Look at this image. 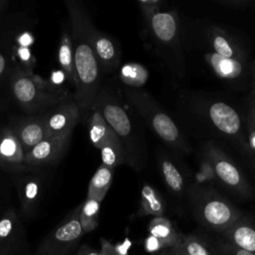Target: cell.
Returning <instances> with one entry per match:
<instances>
[{
	"label": "cell",
	"mask_w": 255,
	"mask_h": 255,
	"mask_svg": "<svg viewBox=\"0 0 255 255\" xmlns=\"http://www.w3.org/2000/svg\"><path fill=\"white\" fill-rule=\"evenodd\" d=\"M71 22V38L76 75L75 99L80 111L92 110L99 93L101 68L90 40L92 22L81 4L65 1Z\"/></svg>",
	"instance_id": "1"
},
{
	"label": "cell",
	"mask_w": 255,
	"mask_h": 255,
	"mask_svg": "<svg viewBox=\"0 0 255 255\" xmlns=\"http://www.w3.org/2000/svg\"><path fill=\"white\" fill-rule=\"evenodd\" d=\"M11 90L18 104L28 112L54 108L68 99L65 93L30 72L16 74L11 82Z\"/></svg>",
	"instance_id": "2"
},
{
	"label": "cell",
	"mask_w": 255,
	"mask_h": 255,
	"mask_svg": "<svg viewBox=\"0 0 255 255\" xmlns=\"http://www.w3.org/2000/svg\"><path fill=\"white\" fill-rule=\"evenodd\" d=\"M81 205L71 211L39 244L35 255H69L85 234L80 222Z\"/></svg>",
	"instance_id": "3"
},
{
	"label": "cell",
	"mask_w": 255,
	"mask_h": 255,
	"mask_svg": "<svg viewBox=\"0 0 255 255\" xmlns=\"http://www.w3.org/2000/svg\"><path fill=\"white\" fill-rule=\"evenodd\" d=\"M93 108L100 111L108 125L121 139L126 151L127 160L129 164L134 168H138L139 159L137 157V151L135 150L133 128L127 111L121 105L113 101L100 98H97Z\"/></svg>",
	"instance_id": "4"
},
{
	"label": "cell",
	"mask_w": 255,
	"mask_h": 255,
	"mask_svg": "<svg viewBox=\"0 0 255 255\" xmlns=\"http://www.w3.org/2000/svg\"><path fill=\"white\" fill-rule=\"evenodd\" d=\"M196 213L202 224L221 233L241 217L237 208L218 196H208L200 200Z\"/></svg>",
	"instance_id": "5"
},
{
	"label": "cell",
	"mask_w": 255,
	"mask_h": 255,
	"mask_svg": "<svg viewBox=\"0 0 255 255\" xmlns=\"http://www.w3.org/2000/svg\"><path fill=\"white\" fill-rule=\"evenodd\" d=\"M23 222L12 207L0 212V255H21L26 248Z\"/></svg>",
	"instance_id": "6"
},
{
	"label": "cell",
	"mask_w": 255,
	"mask_h": 255,
	"mask_svg": "<svg viewBox=\"0 0 255 255\" xmlns=\"http://www.w3.org/2000/svg\"><path fill=\"white\" fill-rule=\"evenodd\" d=\"M80 108L76 101L66 100L44 114L47 137L72 136L80 120Z\"/></svg>",
	"instance_id": "7"
},
{
	"label": "cell",
	"mask_w": 255,
	"mask_h": 255,
	"mask_svg": "<svg viewBox=\"0 0 255 255\" xmlns=\"http://www.w3.org/2000/svg\"><path fill=\"white\" fill-rule=\"evenodd\" d=\"M71 136H49L35 145L25 154L27 165H39L56 162L65 152Z\"/></svg>",
	"instance_id": "8"
},
{
	"label": "cell",
	"mask_w": 255,
	"mask_h": 255,
	"mask_svg": "<svg viewBox=\"0 0 255 255\" xmlns=\"http://www.w3.org/2000/svg\"><path fill=\"white\" fill-rule=\"evenodd\" d=\"M90 40L98 59L101 70L110 73L119 64L120 54L116 42L108 35L97 30L93 24L90 26Z\"/></svg>",
	"instance_id": "9"
},
{
	"label": "cell",
	"mask_w": 255,
	"mask_h": 255,
	"mask_svg": "<svg viewBox=\"0 0 255 255\" xmlns=\"http://www.w3.org/2000/svg\"><path fill=\"white\" fill-rule=\"evenodd\" d=\"M0 164L10 170L18 171L25 168V152L11 128L0 131Z\"/></svg>",
	"instance_id": "10"
},
{
	"label": "cell",
	"mask_w": 255,
	"mask_h": 255,
	"mask_svg": "<svg viewBox=\"0 0 255 255\" xmlns=\"http://www.w3.org/2000/svg\"><path fill=\"white\" fill-rule=\"evenodd\" d=\"M11 129L17 136L25 154L47 137L44 115L24 119Z\"/></svg>",
	"instance_id": "11"
},
{
	"label": "cell",
	"mask_w": 255,
	"mask_h": 255,
	"mask_svg": "<svg viewBox=\"0 0 255 255\" xmlns=\"http://www.w3.org/2000/svg\"><path fill=\"white\" fill-rule=\"evenodd\" d=\"M209 118L212 124L225 134H236L241 128L238 113L229 105L217 102L210 106Z\"/></svg>",
	"instance_id": "12"
},
{
	"label": "cell",
	"mask_w": 255,
	"mask_h": 255,
	"mask_svg": "<svg viewBox=\"0 0 255 255\" xmlns=\"http://www.w3.org/2000/svg\"><path fill=\"white\" fill-rule=\"evenodd\" d=\"M222 234L227 242L255 254V223L240 217Z\"/></svg>",
	"instance_id": "13"
},
{
	"label": "cell",
	"mask_w": 255,
	"mask_h": 255,
	"mask_svg": "<svg viewBox=\"0 0 255 255\" xmlns=\"http://www.w3.org/2000/svg\"><path fill=\"white\" fill-rule=\"evenodd\" d=\"M41 198V181L35 176L24 178L19 186V199L23 216L32 217L36 214Z\"/></svg>",
	"instance_id": "14"
},
{
	"label": "cell",
	"mask_w": 255,
	"mask_h": 255,
	"mask_svg": "<svg viewBox=\"0 0 255 255\" xmlns=\"http://www.w3.org/2000/svg\"><path fill=\"white\" fill-rule=\"evenodd\" d=\"M92 116L89 124V134L92 143L97 147L101 148L105 143L118 138L119 136L108 125L100 111L96 108H92Z\"/></svg>",
	"instance_id": "15"
},
{
	"label": "cell",
	"mask_w": 255,
	"mask_h": 255,
	"mask_svg": "<svg viewBox=\"0 0 255 255\" xmlns=\"http://www.w3.org/2000/svg\"><path fill=\"white\" fill-rule=\"evenodd\" d=\"M150 28L159 41L170 43L177 34V21L171 13L157 11L150 17Z\"/></svg>",
	"instance_id": "16"
},
{
	"label": "cell",
	"mask_w": 255,
	"mask_h": 255,
	"mask_svg": "<svg viewBox=\"0 0 255 255\" xmlns=\"http://www.w3.org/2000/svg\"><path fill=\"white\" fill-rule=\"evenodd\" d=\"M113 174L114 169L101 164L90 180L87 198L102 202L112 184Z\"/></svg>",
	"instance_id": "17"
},
{
	"label": "cell",
	"mask_w": 255,
	"mask_h": 255,
	"mask_svg": "<svg viewBox=\"0 0 255 255\" xmlns=\"http://www.w3.org/2000/svg\"><path fill=\"white\" fill-rule=\"evenodd\" d=\"M149 121L153 130L162 140L169 144H175L179 141V130L172 119L169 118L166 114L160 111H156L150 116Z\"/></svg>",
	"instance_id": "18"
},
{
	"label": "cell",
	"mask_w": 255,
	"mask_h": 255,
	"mask_svg": "<svg viewBox=\"0 0 255 255\" xmlns=\"http://www.w3.org/2000/svg\"><path fill=\"white\" fill-rule=\"evenodd\" d=\"M58 62L61 70L65 73L67 80L75 86L76 75L74 66V51L72 45L71 34L65 29L61 34L59 51H58Z\"/></svg>",
	"instance_id": "19"
},
{
	"label": "cell",
	"mask_w": 255,
	"mask_h": 255,
	"mask_svg": "<svg viewBox=\"0 0 255 255\" xmlns=\"http://www.w3.org/2000/svg\"><path fill=\"white\" fill-rule=\"evenodd\" d=\"M206 60L220 78L235 79L242 73V64L235 58H224L213 52L206 55Z\"/></svg>",
	"instance_id": "20"
},
{
	"label": "cell",
	"mask_w": 255,
	"mask_h": 255,
	"mask_svg": "<svg viewBox=\"0 0 255 255\" xmlns=\"http://www.w3.org/2000/svg\"><path fill=\"white\" fill-rule=\"evenodd\" d=\"M148 232L150 236L161 241L166 248L174 246L180 238V235H178L173 229L171 222L163 216L154 217L150 221L148 225Z\"/></svg>",
	"instance_id": "21"
},
{
	"label": "cell",
	"mask_w": 255,
	"mask_h": 255,
	"mask_svg": "<svg viewBox=\"0 0 255 255\" xmlns=\"http://www.w3.org/2000/svg\"><path fill=\"white\" fill-rule=\"evenodd\" d=\"M214 171L225 184L235 189H244V181L240 171L229 160L224 158L216 159L214 162Z\"/></svg>",
	"instance_id": "22"
},
{
	"label": "cell",
	"mask_w": 255,
	"mask_h": 255,
	"mask_svg": "<svg viewBox=\"0 0 255 255\" xmlns=\"http://www.w3.org/2000/svg\"><path fill=\"white\" fill-rule=\"evenodd\" d=\"M101 156L104 165L115 169L118 165L127 161V155L121 139L115 138L105 143L101 148Z\"/></svg>",
	"instance_id": "23"
},
{
	"label": "cell",
	"mask_w": 255,
	"mask_h": 255,
	"mask_svg": "<svg viewBox=\"0 0 255 255\" xmlns=\"http://www.w3.org/2000/svg\"><path fill=\"white\" fill-rule=\"evenodd\" d=\"M140 204L141 211L145 215H153L155 217H161L163 215V202L157 191L148 184L143 185L141 189Z\"/></svg>",
	"instance_id": "24"
},
{
	"label": "cell",
	"mask_w": 255,
	"mask_h": 255,
	"mask_svg": "<svg viewBox=\"0 0 255 255\" xmlns=\"http://www.w3.org/2000/svg\"><path fill=\"white\" fill-rule=\"evenodd\" d=\"M100 206L101 202L90 198H87L81 205L79 217L84 233L91 232L97 228L99 223Z\"/></svg>",
	"instance_id": "25"
},
{
	"label": "cell",
	"mask_w": 255,
	"mask_h": 255,
	"mask_svg": "<svg viewBox=\"0 0 255 255\" xmlns=\"http://www.w3.org/2000/svg\"><path fill=\"white\" fill-rule=\"evenodd\" d=\"M147 71L139 64L128 63L122 67L121 79L128 86L138 88L147 81Z\"/></svg>",
	"instance_id": "26"
},
{
	"label": "cell",
	"mask_w": 255,
	"mask_h": 255,
	"mask_svg": "<svg viewBox=\"0 0 255 255\" xmlns=\"http://www.w3.org/2000/svg\"><path fill=\"white\" fill-rule=\"evenodd\" d=\"M160 169L163 179L168 188L174 192H181L183 188V178L177 167L168 159H162Z\"/></svg>",
	"instance_id": "27"
},
{
	"label": "cell",
	"mask_w": 255,
	"mask_h": 255,
	"mask_svg": "<svg viewBox=\"0 0 255 255\" xmlns=\"http://www.w3.org/2000/svg\"><path fill=\"white\" fill-rule=\"evenodd\" d=\"M180 242L188 255H215L204 243L193 235L180 236Z\"/></svg>",
	"instance_id": "28"
},
{
	"label": "cell",
	"mask_w": 255,
	"mask_h": 255,
	"mask_svg": "<svg viewBox=\"0 0 255 255\" xmlns=\"http://www.w3.org/2000/svg\"><path fill=\"white\" fill-rule=\"evenodd\" d=\"M212 47L214 53L224 58L234 59V49L226 37L221 34H216L212 39ZM236 59V58H235Z\"/></svg>",
	"instance_id": "29"
},
{
	"label": "cell",
	"mask_w": 255,
	"mask_h": 255,
	"mask_svg": "<svg viewBox=\"0 0 255 255\" xmlns=\"http://www.w3.org/2000/svg\"><path fill=\"white\" fill-rule=\"evenodd\" d=\"M16 51V58L19 60V62L26 68L30 69L33 65V55L30 50V47H23L18 46L15 49Z\"/></svg>",
	"instance_id": "30"
},
{
	"label": "cell",
	"mask_w": 255,
	"mask_h": 255,
	"mask_svg": "<svg viewBox=\"0 0 255 255\" xmlns=\"http://www.w3.org/2000/svg\"><path fill=\"white\" fill-rule=\"evenodd\" d=\"M220 252L222 255H255L249 251L243 250L229 242L223 243L222 245H220Z\"/></svg>",
	"instance_id": "31"
},
{
	"label": "cell",
	"mask_w": 255,
	"mask_h": 255,
	"mask_svg": "<svg viewBox=\"0 0 255 255\" xmlns=\"http://www.w3.org/2000/svg\"><path fill=\"white\" fill-rule=\"evenodd\" d=\"M164 248H166V247L161 241H159L158 239H156L150 235L145 239V249L149 252L159 251Z\"/></svg>",
	"instance_id": "32"
},
{
	"label": "cell",
	"mask_w": 255,
	"mask_h": 255,
	"mask_svg": "<svg viewBox=\"0 0 255 255\" xmlns=\"http://www.w3.org/2000/svg\"><path fill=\"white\" fill-rule=\"evenodd\" d=\"M158 3H159L158 1H140L139 2L142 10L148 17H151L155 12H157Z\"/></svg>",
	"instance_id": "33"
},
{
	"label": "cell",
	"mask_w": 255,
	"mask_h": 255,
	"mask_svg": "<svg viewBox=\"0 0 255 255\" xmlns=\"http://www.w3.org/2000/svg\"><path fill=\"white\" fill-rule=\"evenodd\" d=\"M67 79L65 73L62 71V70H59V71H54L52 74H51V77H50V81L48 82L53 88L56 89V86L62 84L63 82H65V80Z\"/></svg>",
	"instance_id": "34"
},
{
	"label": "cell",
	"mask_w": 255,
	"mask_h": 255,
	"mask_svg": "<svg viewBox=\"0 0 255 255\" xmlns=\"http://www.w3.org/2000/svg\"><path fill=\"white\" fill-rule=\"evenodd\" d=\"M17 45L18 46H23V47H30L33 42H34V38L32 36V34H30L29 32H23L22 34H20L17 37Z\"/></svg>",
	"instance_id": "35"
},
{
	"label": "cell",
	"mask_w": 255,
	"mask_h": 255,
	"mask_svg": "<svg viewBox=\"0 0 255 255\" xmlns=\"http://www.w3.org/2000/svg\"><path fill=\"white\" fill-rule=\"evenodd\" d=\"M163 254L164 255H188L185 252V250L183 249V247H182V244L180 242V238H179L178 242L174 246L170 247L169 250L167 252H164Z\"/></svg>",
	"instance_id": "36"
},
{
	"label": "cell",
	"mask_w": 255,
	"mask_h": 255,
	"mask_svg": "<svg viewBox=\"0 0 255 255\" xmlns=\"http://www.w3.org/2000/svg\"><path fill=\"white\" fill-rule=\"evenodd\" d=\"M130 245H131V242L128 239H126L125 242H122L116 245L115 249H116L117 255H128V248L130 247Z\"/></svg>",
	"instance_id": "37"
},
{
	"label": "cell",
	"mask_w": 255,
	"mask_h": 255,
	"mask_svg": "<svg viewBox=\"0 0 255 255\" xmlns=\"http://www.w3.org/2000/svg\"><path fill=\"white\" fill-rule=\"evenodd\" d=\"M100 252L102 255H117L115 246L104 239H102V249Z\"/></svg>",
	"instance_id": "38"
},
{
	"label": "cell",
	"mask_w": 255,
	"mask_h": 255,
	"mask_svg": "<svg viewBox=\"0 0 255 255\" xmlns=\"http://www.w3.org/2000/svg\"><path fill=\"white\" fill-rule=\"evenodd\" d=\"M76 255H102V254H101L100 251H98V250H96V249L90 247L89 245L84 244V245H82V246L78 249Z\"/></svg>",
	"instance_id": "39"
},
{
	"label": "cell",
	"mask_w": 255,
	"mask_h": 255,
	"mask_svg": "<svg viewBox=\"0 0 255 255\" xmlns=\"http://www.w3.org/2000/svg\"><path fill=\"white\" fill-rule=\"evenodd\" d=\"M7 60H6V58L2 55V54H0V76L5 72V70H6V68H7Z\"/></svg>",
	"instance_id": "40"
},
{
	"label": "cell",
	"mask_w": 255,
	"mask_h": 255,
	"mask_svg": "<svg viewBox=\"0 0 255 255\" xmlns=\"http://www.w3.org/2000/svg\"><path fill=\"white\" fill-rule=\"evenodd\" d=\"M249 141H250V145L252 146V148L255 149V129L250 133Z\"/></svg>",
	"instance_id": "41"
},
{
	"label": "cell",
	"mask_w": 255,
	"mask_h": 255,
	"mask_svg": "<svg viewBox=\"0 0 255 255\" xmlns=\"http://www.w3.org/2000/svg\"><path fill=\"white\" fill-rule=\"evenodd\" d=\"M6 4V2L5 1H3V0H0V12H1V10L3 9V6Z\"/></svg>",
	"instance_id": "42"
},
{
	"label": "cell",
	"mask_w": 255,
	"mask_h": 255,
	"mask_svg": "<svg viewBox=\"0 0 255 255\" xmlns=\"http://www.w3.org/2000/svg\"><path fill=\"white\" fill-rule=\"evenodd\" d=\"M254 120H255V112H254Z\"/></svg>",
	"instance_id": "43"
},
{
	"label": "cell",
	"mask_w": 255,
	"mask_h": 255,
	"mask_svg": "<svg viewBox=\"0 0 255 255\" xmlns=\"http://www.w3.org/2000/svg\"><path fill=\"white\" fill-rule=\"evenodd\" d=\"M3 209H4V208H3ZM3 209H0V212H1V211H2V210H3Z\"/></svg>",
	"instance_id": "44"
},
{
	"label": "cell",
	"mask_w": 255,
	"mask_h": 255,
	"mask_svg": "<svg viewBox=\"0 0 255 255\" xmlns=\"http://www.w3.org/2000/svg\"><path fill=\"white\" fill-rule=\"evenodd\" d=\"M162 255H164V254H162Z\"/></svg>",
	"instance_id": "45"
}]
</instances>
